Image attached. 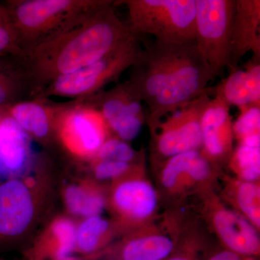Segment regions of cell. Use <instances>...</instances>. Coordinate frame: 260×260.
I'll use <instances>...</instances> for the list:
<instances>
[{"label": "cell", "mask_w": 260, "mask_h": 260, "mask_svg": "<svg viewBox=\"0 0 260 260\" xmlns=\"http://www.w3.org/2000/svg\"><path fill=\"white\" fill-rule=\"evenodd\" d=\"M202 195L208 222L223 248L241 255L257 258L260 254L259 230L240 213L224 205L211 190Z\"/></svg>", "instance_id": "7c38bea8"}, {"label": "cell", "mask_w": 260, "mask_h": 260, "mask_svg": "<svg viewBox=\"0 0 260 260\" xmlns=\"http://www.w3.org/2000/svg\"><path fill=\"white\" fill-rule=\"evenodd\" d=\"M230 107L221 97L214 95L202 115L201 151L218 167L229 162L234 151L235 138Z\"/></svg>", "instance_id": "9a60e30c"}, {"label": "cell", "mask_w": 260, "mask_h": 260, "mask_svg": "<svg viewBox=\"0 0 260 260\" xmlns=\"http://www.w3.org/2000/svg\"><path fill=\"white\" fill-rule=\"evenodd\" d=\"M21 54L8 12L0 5V58H17Z\"/></svg>", "instance_id": "83f0119b"}, {"label": "cell", "mask_w": 260, "mask_h": 260, "mask_svg": "<svg viewBox=\"0 0 260 260\" xmlns=\"http://www.w3.org/2000/svg\"><path fill=\"white\" fill-rule=\"evenodd\" d=\"M30 137L6 111H0V167L19 173L30 158Z\"/></svg>", "instance_id": "d6986e66"}, {"label": "cell", "mask_w": 260, "mask_h": 260, "mask_svg": "<svg viewBox=\"0 0 260 260\" xmlns=\"http://www.w3.org/2000/svg\"><path fill=\"white\" fill-rule=\"evenodd\" d=\"M64 104L34 98L20 101L5 109L29 137L45 141L55 133L56 124Z\"/></svg>", "instance_id": "e0dca14e"}, {"label": "cell", "mask_w": 260, "mask_h": 260, "mask_svg": "<svg viewBox=\"0 0 260 260\" xmlns=\"http://www.w3.org/2000/svg\"><path fill=\"white\" fill-rule=\"evenodd\" d=\"M233 132L238 142L252 135H260V104L239 108L237 120L233 122Z\"/></svg>", "instance_id": "4316f807"}, {"label": "cell", "mask_w": 260, "mask_h": 260, "mask_svg": "<svg viewBox=\"0 0 260 260\" xmlns=\"http://www.w3.org/2000/svg\"><path fill=\"white\" fill-rule=\"evenodd\" d=\"M64 200L70 213L84 218L100 215L108 203L102 189L90 184H70L67 186Z\"/></svg>", "instance_id": "603a6c76"}, {"label": "cell", "mask_w": 260, "mask_h": 260, "mask_svg": "<svg viewBox=\"0 0 260 260\" xmlns=\"http://www.w3.org/2000/svg\"><path fill=\"white\" fill-rule=\"evenodd\" d=\"M127 8L126 25L140 39L151 35L167 44L195 43L196 0H123Z\"/></svg>", "instance_id": "3957f363"}, {"label": "cell", "mask_w": 260, "mask_h": 260, "mask_svg": "<svg viewBox=\"0 0 260 260\" xmlns=\"http://www.w3.org/2000/svg\"><path fill=\"white\" fill-rule=\"evenodd\" d=\"M56 135L70 153L92 159L112 134L96 109L83 100L64 104Z\"/></svg>", "instance_id": "9c48e42d"}, {"label": "cell", "mask_w": 260, "mask_h": 260, "mask_svg": "<svg viewBox=\"0 0 260 260\" xmlns=\"http://www.w3.org/2000/svg\"><path fill=\"white\" fill-rule=\"evenodd\" d=\"M152 223L135 229L109 251V260H162L177 247L181 238L175 219Z\"/></svg>", "instance_id": "4fadbf2b"}, {"label": "cell", "mask_w": 260, "mask_h": 260, "mask_svg": "<svg viewBox=\"0 0 260 260\" xmlns=\"http://www.w3.org/2000/svg\"><path fill=\"white\" fill-rule=\"evenodd\" d=\"M260 1L235 0L232 45L228 68L233 71L239 61L251 51L260 59Z\"/></svg>", "instance_id": "2e32d148"}, {"label": "cell", "mask_w": 260, "mask_h": 260, "mask_svg": "<svg viewBox=\"0 0 260 260\" xmlns=\"http://www.w3.org/2000/svg\"><path fill=\"white\" fill-rule=\"evenodd\" d=\"M114 160H95L92 159L94 177L101 181L116 180L133 170L138 164Z\"/></svg>", "instance_id": "f546056e"}, {"label": "cell", "mask_w": 260, "mask_h": 260, "mask_svg": "<svg viewBox=\"0 0 260 260\" xmlns=\"http://www.w3.org/2000/svg\"><path fill=\"white\" fill-rule=\"evenodd\" d=\"M235 0H196L195 45L215 78L230 59Z\"/></svg>", "instance_id": "8992f818"}, {"label": "cell", "mask_w": 260, "mask_h": 260, "mask_svg": "<svg viewBox=\"0 0 260 260\" xmlns=\"http://www.w3.org/2000/svg\"><path fill=\"white\" fill-rule=\"evenodd\" d=\"M208 254L200 237H181L175 249L162 260H205Z\"/></svg>", "instance_id": "f1b7e54d"}, {"label": "cell", "mask_w": 260, "mask_h": 260, "mask_svg": "<svg viewBox=\"0 0 260 260\" xmlns=\"http://www.w3.org/2000/svg\"><path fill=\"white\" fill-rule=\"evenodd\" d=\"M158 165L162 189L166 194L180 198L211 190L219 168L210 161L201 150L174 155Z\"/></svg>", "instance_id": "8fae6325"}, {"label": "cell", "mask_w": 260, "mask_h": 260, "mask_svg": "<svg viewBox=\"0 0 260 260\" xmlns=\"http://www.w3.org/2000/svg\"><path fill=\"white\" fill-rule=\"evenodd\" d=\"M0 260H5V259H0Z\"/></svg>", "instance_id": "1f68e13d"}, {"label": "cell", "mask_w": 260, "mask_h": 260, "mask_svg": "<svg viewBox=\"0 0 260 260\" xmlns=\"http://www.w3.org/2000/svg\"><path fill=\"white\" fill-rule=\"evenodd\" d=\"M212 88L186 106L167 116L151 133V158L156 164L191 150H201L202 115Z\"/></svg>", "instance_id": "52a82bcc"}, {"label": "cell", "mask_w": 260, "mask_h": 260, "mask_svg": "<svg viewBox=\"0 0 260 260\" xmlns=\"http://www.w3.org/2000/svg\"><path fill=\"white\" fill-rule=\"evenodd\" d=\"M114 3L100 0L21 56L13 58L29 99L37 97L59 77L102 59L132 35L116 15Z\"/></svg>", "instance_id": "6da1fadb"}, {"label": "cell", "mask_w": 260, "mask_h": 260, "mask_svg": "<svg viewBox=\"0 0 260 260\" xmlns=\"http://www.w3.org/2000/svg\"><path fill=\"white\" fill-rule=\"evenodd\" d=\"M144 44L127 81L146 105L145 123L152 133L162 117L210 92L215 78L195 43Z\"/></svg>", "instance_id": "7a4b0ae2"}, {"label": "cell", "mask_w": 260, "mask_h": 260, "mask_svg": "<svg viewBox=\"0 0 260 260\" xmlns=\"http://www.w3.org/2000/svg\"><path fill=\"white\" fill-rule=\"evenodd\" d=\"M37 208L30 188L18 179L0 182V249L13 246L30 228Z\"/></svg>", "instance_id": "5bb4252c"}, {"label": "cell", "mask_w": 260, "mask_h": 260, "mask_svg": "<svg viewBox=\"0 0 260 260\" xmlns=\"http://www.w3.org/2000/svg\"><path fill=\"white\" fill-rule=\"evenodd\" d=\"M92 159L114 160L127 162H137L145 160L144 153L137 152L127 142L119 139L114 135L109 137L104 142Z\"/></svg>", "instance_id": "484cf974"}, {"label": "cell", "mask_w": 260, "mask_h": 260, "mask_svg": "<svg viewBox=\"0 0 260 260\" xmlns=\"http://www.w3.org/2000/svg\"><path fill=\"white\" fill-rule=\"evenodd\" d=\"M76 229L70 219H56L49 227L48 237L36 248L30 259L60 260L72 256L76 250Z\"/></svg>", "instance_id": "ffe728a7"}, {"label": "cell", "mask_w": 260, "mask_h": 260, "mask_svg": "<svg viewBox=\"0 0 260 260\" xmlns=\"http://www.w3.org/2000/svg\"><path fill=\"white\" fill-rule=\"evenodd\" d=\"M140 41L132 34L107 55L78 71L59 77L35 98L82 100L100 93L137 62L143 50Z\"/></svg>", "instance_id": "277c9868"}, {"label": "cell", "mask_w": 260, "mask_h": 260, "mask_svg": "<svg viewBox=\"0 0 260 260\" xmlns=\"http://www.w3.org/2000/svg\"><path fill=\"white\" fill-rule=\"evenodd\" d=\"M228 164L237 179L257 182L260 177V147L238 143Z\"/></svg>", "instance_id": "d4e9b609"}, {"label": "cell", "mask_w": 260, "mask_h": 260, "mask_svg": "<svg viewBox=\"0 0 260 260\" xmlns=\"http://www.w3.org/2000/svg\"><path fill=\"white\" fill-rule=\"evenodd\" d=\"M225 200L234 210L247 219L258 230L260 229V186L257 182H249L229 178L225 181Z\"/></svg>", "instance_id": "44dd1931"}, {"label": "cell", "mask_w": 260, "mask_h": 260, "mask_svg": "<svg viewBox=\"0 0 260 260\" xmlns=\"http://www.w3.org/2000/svg\"><path fill=\"white\" fill-rule=\"evenodd\" d=\"M96 109L112 135L125 142L135 140L145 123L143 102L129 82L82 99Z\"/></svg>", "instance_id": "30bf717a"}, {"label": "cell", "mask_w": 260, "mask_h": 260, "mask_svg": "<svg viewBox=\"0 0 260 260\" xmlns=\"http://www.w3.org/2000/svg\"><path fill=\"white\" fill-rule=\"evenodd\" d=\"M109 202L119 223L134 230L155 220L158 193L147 177L144 161L114 180Z\"/></svg>", "instance_id": "ba28073f"}, {"label": "cell", "mask_w": 260, "mask_h": 260, "mask_svg": "<svg viewBox=\"0 0 260 260\" xmlns=\"http://www.w3.org/2000/svg\"><path fill=\"white\" fill-rule=\"evenodd\" d=\"M260 59L253 57L243 69L231 71L215 88L213 95H218L230 107L239 108L260 104Z\"/></svg>", "instance_id": "ac0fdd59"}, {"label": "cell", "mask_w": 260, "mask_h": 260, "mask_svg": "<svg viewBox=\"0 0 260 260\" xmlns=\"http://www.w3.org/2000/svg\"><path fill=\"white\" fill-rule=\"evenodd\" d=\"M113 232L112 223L102 215L83 218L76 229V250L84 256H93L109 244Z\"/></svg>", "instance_id": "7402d4cb"}, {"label": "cell", "mask_w": 260, "mask_h": 260, "mask_svg": "<svg viewBox=\"0 0 260 260\" xmlns=\"http://www.w3.org/2000/svg\"><path fill=\"white\" fill-rule=\"evenodd\" d=\"M28 99L23 78L13 58H0V111Z\"/></svg>", "instance_id": "cb8c5ba5"}, {"label": "cell", "mask_w": 260, "mask_h": 260, "mask_svg": "<svg viewBox=\"0 0 260 260\" xmlns=\"http://www.w3.org/2000/svg\"><path fill=\"white\" fill-rule=\"evenodd\" d=\"M99 1L9 0L3 6L9 15L23 54L70 20L95 6Z\"/></svg>", "instance_id": "5b68a950"}, {"label": "cell", "mask_w": 260, "mask_h": 260, "mask_svg": "<svg viewBox=\"0 0 260 260\" xmlns=\"http://www.w3.org/2000/svg\"><path fill=\"white\" fill-rule=\"evenodd\" d=\"M205 260H257V258L241 255L237 253L223 248L208 253Z\"/></svg>", "instance_id": "4dcf8cb0"}]
</instances>
